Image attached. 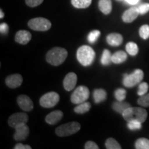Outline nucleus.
<instances>
[{"label":"nucleus","mask_w":149,"mask_h":149,"mask_svg":"<svg viewBox=\"0 0 149 149\" xmlns=\"http://www.w3.org/2000/svg\"><path fill=\"white\" fill-rule=\"evenodd\" d=\"M26 3L30 7H36L37 6L40 5L43 2L44 0H25Z\"/></svg>","instance_id":"72a5a7b5"},{"label":"nucleus","mask_w":149,"mask_h":149,"mask_svg":"<svg viewBox=\"0 0 149 149\" xmlns=\"http://www.w3.org/2000/svg\"><path fill=\"white\" fill-rule=\"evenodd\" d=\"M126 59H127V54L125 52L122 51H117L116 53H115L112 55L111 57L112 62L116 64H122L126 60Z\"/></svg>","instance_id":"6ab92c4d"},{"label":"nucleus","mask_w":149,"mask_h":149,"mask_svg":"<svg viewBox=\"0 0 149 149\" xmlns=\"http://www.w3.org/2000/svg\"><path fill=\"white\" fill-rule=\"evenodd\" d=\"M0 32L1 34L6 35L8 32V26L6 23H2L0 25Z\"/></svg>","instance_id":"e433bc0d"},{"label":"nucleus","mask_w":149,"mask_h":149,"mask_svg":"<svg viewBox=\"0 0 149 149\" xmlns=\"http://www.w3.org/2000/svg\"><path fill=\"white\" fill-rule=\"evenodd\" d=\"M32 38V35L31 33L27 31H24V30H21L17 32L15 34V42L19 43L20 44H27Z\"/></svg>","instance_id":"2eb2a0df"},{"label":"nucleus","mask_w":149,"mask_h":149,"mask_svg":"<svg viewBox=\"0 0 149 149\" xmlns=\"http://www.w3.org/2000/svg\"><path fill=\"white\" fill-rule=\"evenodd\" d=\"M91 108V104L89 102H84L83 103L78 104V106L74 109V111L77 114H84V113H87L90 111Z\"/></svg>","instance_id":"4be33fe9"},{"label":"nucleus","mask_w":149,"mask_h":149,"mask_svg":"<svg viewBox=\"0 0 149 149\" xmlns=\"http://www.w3.org/2000/svg\"><path fill=\"white\" fill-rule=\"evenodd\" d=\"M15 149H31V147L29 145H24L21 143H19V144L15 145Z\"/></svg>","instance_id":"4c0bfd02"},{"label":"nucleus","mask_w":149,"mask_h":149,"mask_svg":"<svg viewBox=\"0 0 149 149\" xmlns=\"http://www.w3.org/2000/svg\"><path fill=\"white\" fill-rule=\"evenodd\" d=\"M90 95V91L84 86H79L72 93L70 101L72 104H79L86 101Z\"/></svg>","instance_id":"39448f33"},{"label":"nucleus","mask_w":149,"mask_h":149,"mask_svg":"<svg viewBox=\"0 0 149 149\" xmlns=\"http://www.w3.org/2000/svg\"><path fill=\"white\" fill-rule=\"evenodd\" d=\"M135 148L149 149V139L146 138H139L135 142Z\"/></svg>","instance_id":"a878e982"},{"label":"nucleus","mask_w":149,"mask_h":149,"mask_svg":"<svg viewBox=\"0 0 149 149\" xmlns=\"http://www.w3.org/2000/svg\"><path fill=\"white\" fill-rule=\"evenodd\" d=\"M118 1H122V0H118Z\"/></svg>","instance_id":"a19ab883"},{"label":"nucleus","mask_w":149,"mask_h":149,"mask_svg":"<svg viewBox=\"0 0 149 149\" xmlns=\"http://www.w3.org/2000/svg\"><path fill=\"white\" fill-rule=\"evenodd\" d=\"M128 128L130 130H139L141 128V123L137 121H130L128 123Z\"/></svg>","instance_id":"473e14b6"},{"label":"nucleus","mask_w":149,"mask_h":149,"mask_svg":"<svg viewBox=\"0 0 149 149\" xmlns=\"http://www.w3.org/2000/svg\"><path fill=\"white\" fill-rule=\"evenodd\" d=\"M115 97L117 101H124L126 99V91L123 88H118L115 91Z\"/></svg>","instance_id":"c756f323"},{"label":"nucleus","mask_w":149,"mask_h":149,"mask_svg":"<svg viewBox=\"0 0 149 149\" xmlns=\"http://www.w3.org/2000/svg\"><path fill=\"white\" fill-rule=\"evenodd\" d=\"M143 78H144V72L141 69H136L131 74H124L123 84L128 88L133 87L137 84L141 82Z\"/></svg>","instance_id":"423d86ee"},{"label":"nucleus","mask_w":149,"mask_h":149,"mask_svg":"<svg viewBox=\"0 0 149 149\" xmlns=\"http://www.w3.org/2000/svg\"><path fill=\"white\" fill-rule=\"evenodd\" d=\"M77 81V74L74 72H69L66 75L64 81H63V84L65 90L67 91H70L73 90L74 87H75Z\"/></svg>","instance_id":"f8f14e48"},{"label":"nucleus","mask_w":149,"mask_h":149,"mask_svg":"<svg viewBox=\"0 0 149 149\" xmlns=\"http://www.w3.org/2000/svg\"><path fill=\"white\" fill-rule=\"evenodd\" d=\"M107 94L105 90L102 88L96 89L93 92V99L96 104L101 103L107 99Z\"/></svg>","instance_id":"aec40b11"},{"label":"nucleus","mask_w":149,"mask_h":149,"mask_svg":"<svg viewBox=\"0 0 149 149\" xmlns=\"http://www.w3.org/2000/svg\"><path fill=\"white\" fill-rule=\"evenodd\" d=\"M111 57H112V55L111 54V52L107 49L104 50L103 53H102V58H101L102 64L104 65V66H107V65L110 64V63L112 61Z\"/></svg>","instance_id":"393cba45"},{"label":"nucleus","mask_w":149,"mask_h":149,"mask_svg":"<svg viewBox=\"0 0 149 149\" xmlns=\"http://www.w3.org/2000/svg\"><path fill=\"white\" fill-rule=\"evenodd\" d=\"M95 57V53L88 46H81L77 51V59L84 66H88L92 64Z\"/></svg>","instance_id":"7ed1b4c3"},{"label":"nucleus","mask_w":149,"mask_h":149,"mask_svg":"<svg viewBox=\"0 0 149 149\" xmlns=\"http://www.w3.org/2000/svg\"><path fill=\"white\" fill-rule=\"evenodd\" d=\"M148 90V84L146 82H142L139 84L137 91V95L139 96H143L146 95Z\"/></svg>","instance_id":"2f4dec72"},{"label":"nucleus","mask_w":149,"mask_h":149,"mask_svg":"<svg viewBox=\"0 0 149 149\" xmlns=\"http://www.w3.org/2000/svg\"><path fill=\"white\" fill-rule=\"evenodd\" d=\"M124 119L127 122L137 121L141 123L144 122L147 119L148 113L144 109L141 107H129L122 113Z\"/></svg>","instance_id":"f257e3e1"},{"label":"nucleus","mask_w":149,"mask_h":149,"mask_svg":"<svg viewBox=\"0 0 149 149\" xmlns=\"http://www.w3.org/2000/svg\"><path fill=\"white\" fill-rule=\"evenodd\" d=\"M30 29L36 31H46L51 27V23L49 20L44 17L33 18L28 24Z\"/></svg>","instance_id":"0eeeda50"},{"label":"nucleus","mask_w":149,"mask_h":149,"mask_svg":"<svg viewBox=\"0 0 149 149\" xmlns=\"http://www.w3.org/2000/svg\"><path fill=\"white\" fill-rule=\"evenodd\" d=\"M81 128V125L77 122H72L63 125L59 126L56 128L55 133L59 137H66V136L72 135L79 131Z\"/></svg>","instance_id":"20e7f679"},{"label":"nucleus","mask_w":149,"mask_h":149,"mask_svg":"<svg viewBox=\"0 0 149 149\" xmlns=\"http://www.w3.org/2000/svg\"><path fill=\"white\" fill-rule=\"evenodd\" d=\"M138 9H139V14L141 15L146 14L147 12H148L149 11V3H143V4L139 6L138 7Z\"/></svg>","instance_id":"f704fd0d"},{"label":"nucleus","mask_w":149,"mask_h":149,"mask_svg":"<svg viewBox=\"0 0 149 149\" xmlns=\"http://www.w3.org/2000/svg\"><path fill=\"white\" fill-rule=\"evenodd\" d=\"M108 44L112 46H119L123 42V37L119 33H111L107 37Z\"/></svg>","instance_id":"f3484780"},{"label":"nucleus","mask_w":149,"mask_h":149,"mask_svg":"<svg viewBox=\"0 0 149 149\" xmlns=\"http://www.w3.org/2000/svg\"><path fill=\"white\" fill-rule=\"evenodd\" d=\"M126 50L129 55L132 56H135L138 53L139 48L137 44L134 42H128L126 46Z\"/></svg>","instance_id":"b1692460"},{"label":"nucleus","mask_w":149,"mask_h":149,"mask_svg":"<svg viewBox=\"0 0 149 149\" xmlns=\"http://www.w3.org/2000/svg\"><path fill=\"white\" fill-rule=\"evenodd\" d=\"M106 148L108 149H121L120 144L117 142L116 139L113 138H109L106 141Z\"/></svg>","instance_id":"bb28decb"},{"label":"nucleus","mask_w":149,"mask_h":149,"mask_svg":"<svg viewBox=\"0 0 149 149\" xmlns=\"http://www.w3.org/2000/svg\"><path fill=\"white\" fill-rule=\"evenodd\" d=\"M68 52L64 48L55 47L50 50L46 54V59L53 66H59L66 60Z\"/></svg>","instance_id":"f03ea898"},{"label":"nucleus","mask_w":149,"mask_h":149,"mask_svg":"<svg viewBox=\"0 0 149 149\" xmlns=\"http://www.w3.org/2000/svg\"><path fill=\"white\" fill-rule=\"evenodd\" d=\"M63 113L61 111H55L49 113L46 117V122L50 125H54L61 120L63 117Z\"/></svg>","instance_id":"dca6fc26"},{"label":"nucleus","mask_w":149,"mask_h":149,"mask_svg":"<svg viewBox=\"0 0 149 149\" xmlns=\"http://www.w3.org/2000/svg\"><path fill=\"white\" fill-rule=\"evenodd\" d=\"M0 13H0V14H1V16H0V18H3V16H4V15H3V13L2 12V10H1V11H0Z\"/></svg>","instance_id":"ea45409f"},{"label":"nucleus","mask_w":149,"mask_h":149,"mask_svg":"<svg viewBox=\"0 0 149 149\" xmlns=\"http://www.w3.org/2000/svg\"><path fill=\"white\" fill-rule=\"evenodd\" d=\"M139 14V9L137 7H131V8L126 10L122 15V20L125 23H131Z\"/></svg>","instance_id":"4468645a"},{"label":"nucleus","mask_w":149,"mask_h":149,"mask_svg":"<svg viewBox=\"0 0 149 149\" xmlns=\"http://www.w3.org/2000/svg\"><path fill=\"white\" fill-rule=\"evenodd\" d=\"M139 33L140 37L144 40H147L149 38V25L144 24L141 26L139 29Z\"/></svg>","instance_id":"c85d7f7f"},{"label":"nucleus","mask_w":149,"mask_h":149,"mask_svg":"<svg viewBox=\"0 0 149 149\" xmlns=\"http://www.w3.org/2000/svg\"><path fill=\"white\" fill-rule=\"evenodd\" d=\"M84 148L86 149H98L99 146L96 143H95L93 141H88L85 144Z\"/></svg>","instance_id":"c9c22d12"},{"label":"nucleus","mask_w":149,"mask_h":149,"mask_svg":"<svg viewBox=\"0 0 149 149\" xmlns=\"http://www.w3.org/2000/svg\"><path fill=\"white\" fill-rule=\"evenodd\" d=\"M22 81H23V78L19 74H10L6 79V84L10 88H15L20 86Z\"/></svg>","instance_id":"ddd939ff"},{"label":"nucleus","mask_w":149,"mask_h":149,"mask_svg":"<svg viewBox=\"0 0 149 149\" xmlns=\"http://www.w3.org/2000/svg\"><path fill=\"white\" fill-rule=\"evenodd\" d=\"M59 101V95L55 92H49L42 96L40 100V104L44 108H53Z\"/></svg>","instance_id":"6e6552de"},{"label":"nucleus","mask_w":149,"mask_h":149,"mask_svg":"<svg viewBox=\"0 0 149 149\" xmlns=\"http://www.w3.org/2000/svg\"><path fill=\"white\" fill-rule=\"evenodd\" d=\"M100 34H101V33H100V31H98V30H94V31H91L89 33L88 37H87V40H88L89 42L93 44V43H95L99 37L100 36Z\"/></svg>","instance_id":"cd10ccee"},{"label":"nucleus","mask_w":149,"mask_h":149,"mask_svg":"<svg viewBox=\"0 0 149 149\" xmlns=\"http://www.w3.org/2000/svg\"><path fill=\"white\" fill-rule=\"evenodd\" d=\"M130 107V105L127 102H124V101H117V102H115L113 104V109L115 111H116L118 113H124V111L128 109V108Z\"/></svg>","instance_id":"412c9836"},{"label":"nucleus","mask_w":149,"mask_h":149,"mask_svg":"<svg viewBox=\"0 0 149 149\" xmlns=\"http://www.w3.org/2000/svg\"><path fill=\"white\" fill-rule=\"evenodd\" d=\"M137 103L142 107H149V93L140 96L137 100Z\"/></svg>","instance_id":"7c9ffc66"},{"label":"nucleus","mask_w":149,"mask_h":149,"mask_svg":"<svg viewBox=\"0 0 149 149\" xmlns=\"http://www.w3.org/2000/svg\"><path fill=\"white\" fill-rule=\"evenodd\" d=\"M30 133L29 126L26 124H20L15 128V133L14 134V139L17 141L24 140L27 138Z\"/></svg>","instance_id":"9d476101"},{"label":"nucleus","mask_w":149,"mask_h":149,"mask_svg":"<svg viewBox=\"0 0 149 149\" xmlns=\"http://www.w3.org/2000/svg\"><path fill=\"white\" fill-rule=\"evenodd\" d=\"M17 104L24 111H31L33 109V102L31 99L25 95H21L17 97Z\"/></svg>","instance_id":"9b49d317"},{"label":"nucleus","mask_w":149,"mask_h":149,"mask_svg":"<svg viewBox=\"0 0 149 149\" xmlns=\"http://www.w3.org/2000/svg\"><path fill=\"white\" fill-rule=\"evenodd\" d=\"M125 1L128 3H129V4L135 5V4H137V3L139 2V0H125Z\"/></svg>","instance_id":"58836bf2"},{"label":"nucleus","mask_w":149,"mask_h":149,"mask_svg":"<svg viewBox=\"0 0 149 149\" xmlns=\"http://www.w3.org/2000/svg\"><path fill=\"white\" fill-rule=\"evenodd\" d=\"M29 121V117L25 113H14L9 117L8 123L10 127L15 128L17 126L22 124H26Z\"/></svg>","instance_id":"1a4fd4ad"},{"label":"nucleus","mask_w":149,"mask_h":149,"mask_svg":"<svg viewBox=\"0 0 149 149\" xmlns=\"http://www.w3.org/2000/svg\"><path fill=\"white\" fill-rule=\"evenodd\" d=\"M92 0H71V3L76 8H86L91 4Z\"/></svg>","instance_id":"5701e85b"},{"label":"nucleus","mask_w":149,"mask_h":149,"mask_svg":"<svg viewBox=\"0 0 149 149\" xmlns=\"http://www.w3.org/2000/svg\"><path fill=\"white\" fill-rule=\"evenodd\" d=\"M99 8L102 13L109 15L112 11L111 0H100L98 3Z\"/></svg>","instance_id":"a211bd4d"}]
</instances>
